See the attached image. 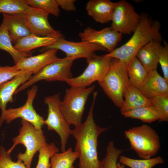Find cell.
Wrapping results in <instances>:
<instances>
[{"mask_svg": "<svg viewBox=\"0 0 168 168\" xmlns=\"http://www.w3.org/2000/svg\"><path fill=\"white\" fill-rule=\"evenodd\" d=\"M162 38L153 40L141 48L136 57L147 71L157 70Z\"/></svg>", "mask_w": 168, "mask_h": 168, "instance_id": "20", "label": "cell"}, {"mask_svg": "<svg viewBox=\"0 0 168 168\" xmlns=\"http://www.w3.org/2000/svg\"><path fill=\"white\" fill-rule=\"evenodd\" d=\"M124 97L125 100L120 108L121 114L135 108L152 106L150 99L144 96L137 87L130 84L126 88Z\"/></svg>", "mask_w": 168, "mask_h": 168, "instance_id": "22", "label": "cell"}, {"mask_svg": "<svg viewBox=\"0 0 168 168\" xmlns=\"http://www.w3.org/2000/svg\"><path fill=\"white\" fill-rule=\"evenodd\" d=\"M5 148L0 147V168H27L21 161H13Z\"/></svg>", "mask_w": 168, "mask_h": 168, "instance_id": "33", "label": "cell"}, {"mask_svg": "<svg viewBox=\"0 0 168 168\" xmlns=\"http://www.w3.org/2000/svg\"><path fill=\"white\" fill-rule=\"evenodd\" d=\"M31 34L36 36L60 37V32L55 30L50 25L49 13L38 8L28 6L24 13Z\"/></svg>", "mask_w": 168, "mask_h": 168, "instance_id": "13", "label": "cell"}, {"mask_svg": "<svg viewBox=\"0 0 168 168\" xmlns=\"http://www.w3.org/2000/svg\"><path fill=\"white\" fill-rule=\"evenodd\" d=\"M131 148L142 159L155 156L161 147L159 136L156 130L147 124L133 127L124 132Z\"/></svg>", "mask_w": 168, "mask_h": 168, "instance_id": "5", "label": "cell"}, {"mask_svg": "<svg viewBox=\"0 0 168 168\" xmlns=\"http://www.w3.org/2000/svg\"><path fill=\"white\" fill-rule=\"evenodd\" d=\"M15 67L0 66V86L11 80L21 72Z\"/></svg>", "mask_w": 168, "mask_h": 168, "instance_id": "35", "label": "cell"}, {"mask_svg": "<svg viewBox=\"0 0 168 168\" xmlns=\"http://www.w3.org/2000/svg\"><path fill=\"white\" fill-rule=\"evenodd\" d=\"M59 95L55 94L44 99L45 103L48 107L47 117L44 120L48 130H54L59 135L61 141V150L66 151L68 138L71 135L70 125L65 119L60 109Z\"/></svg>", "mask_w": 168, "mask_h": 168, "instance_id": "8", "label": "cell"}, {"mask_svg": "<svg viewBox=\"0 0 168 168\" xmlns=\"http://www.w3.org/2000/svg\"><path fill=\"white\" fill-rule=\"evenodd\" d=\"M141 18V15L130 3L125 0H120L115 2L110 27L122 34H130L136 29Z\"/></svg>", "mask_w": 168, "mask_h": 168, "instance_id": "11", "label": "cell"}, {"mask_svg": "<svg viewBox=\"0 0 168 168\" xmlns=\"http://www.w3.org/2000/svg\"><path fill=\"white\" fill-rule=\"evenodd\" d=\"M115 2L109 0H91L87 3L88 14L96 22L105 24L111 21Z\"/></svg>", "mask_w": 168, "mask_h": 168, "instance_id": "18", "label": "cell"}, {"mask_svg": "<svg viewBox=\"0 0 168 168\" xmlns=\"http://www.w3.org/2000/svg\"><path fill=\"white\" fill-rule=\"evenodd\" d=\"M98 83L114 104L120 108L124 102V92L129 85L127 66L119 59L112 58L107 72Z\"/></svg>", "mask_w": 168, "mask_h": 168, "instance_id": "3", "label": "cell"}, {"mask_svg": "<svg viewBox=\"0 0 168 168\" xmlns=\"http://www.w3.org/2000/svg\"><path fill=\"white\" fill-rule=\"evenodd\" d=\"M163 45H161L158 56V62L161 65L164 78L168 82V44L164 40Z\"/></svg>", "mask_w": 168, "mask_h": 168, "instance_id": "34", "label": "cell"}, {"mask_svg": "<svg viewBox=\"0 0 168 168\" xmlns=\"http://www.w3.org/2000/svg\"><path fill=\"white\" fill-rule=\"evenodd\" d=\"M112 59L105 55L95 54L86 59L87 66L81 75L67 79L65 82L70 86L86 87L95 81L100 82L107 72Z\"/></svg>", "mask_w": 168, "mask_h": 168, "instance_id": "9", "label": "cell"}, {"mask_svg": "<svg viewBox=\"0 0 168 168\" xmlns=\"http://www.w3.org/2000/svg\"><path fill=\"white\" fill-rule=\"evenodd\" d=\"M21 124L22 126L19 129V134L12 139L13 144L7 152L10 154L17 145H23L26 151L17 155V160L21 161L27 168H31L35 155L47 143L42 129H37L32 124L24 120H21Z\"/></svg>", "mask_w": 168, "mask_h": 168, "instance_id": "4", "label": "cell"}, {"mask_svg": "<svg viewBox=\"0 0 168 168\" xmlns=\"http://www.w3.org/2000/svg\"><path fill=\"white\" fill-rule=\"evenodd\" d=\"M119 159V162L131 168H152L157 165L164 162V160L160 156L148 159L139 160L121 155Z\"/></svg>", "mask_w": 168, "mask_h": 168, "instance_id": "27", "label": "cell"}, {"mask_svg": "<svg viewBox=\"0 0 168 168\" xmlns=\"http://www.w3.org/2000/svg\"><path fill=\"white\" fill-rule=\"evenodd\" d=\"M140 15V22L130 39L120 47L105 54V56L118 59L128 67L141 48L153 40L162 38L159 22L152 20L147 14Z\"/></svg>", "mask_w": 168, "mask_h": 168, "instance_id": "2", "label": "cell"}, {"mask_svg": "<svg viewBox=\"0 0 168 168\" xmlns=\"http://www.w3.org/2000/svg\"><path fill=\"white\" fill-rule=\"evenodd\" d=\"M56 1L60 7L63 10L67 11H74L76 9L74 3L75 0H56Z\"/></svg>", "mask_w": 168, "mask_h": 168, "instance_id": "36", "label": "cell"}, {"mask_svg": "<svg viewBox=\"0 0 168 168\" xmlns=\"http://www.w3.org/2000/svg\"><path fill=\"white\" fill-rule=\"evenodd\" d=\"M117 166L118 168H126L124 165L121 164L119 162L117 163Z\"/></svg>", "mask_w": 168, "mask_h": 168, "instance_id": "37", "label": "cell"}, {"mask_svg": "<svg viewBox=\"0 0 168 168\" xmlns=\"http://www.w3.org/2000/svg\"><path fill=\"white\" fill-rule=\"evenodd\" d=\"M33 73L22 70L19 74L0 86V108L1 112L6 109L8 102L13 101V95L16 90L26 82Z\"/></svg>", "mask_w": 168, "mask_h": 168, "instance_id": "19", "label": "cell"}, {"mask_svg": "<svg viewBox=\"0 0 168 168\" xmlns=\"http://www.w3.org/2000/svg\"><path fill=\"white\" fill-rule=\"evenodd\" d=\"M28 6L25 0H0V13L23 14Z\"/></svg>", "mask_w": 168, "mask_h": 168, "instance_id": "28", "label": "cell"}, {"mask_svg": "<svg viewBox=\"0 0 168 168\" xmlns=\"http://www.w3.org/2000/svg\"><path fill=\"white\" fill-rule=\"evenodd\" d=\"M123 152L115 147L113 141H110L106 147L105 156L101 161V168H118L117 161Z\"/></svg>", "mask_w": 168, "mask_h": 168, "instance_id": "30", "label": "cell"}, {"mask_svg": "<svg viewBox=\"0 0 168 168\" xmlns=\"http://www.w3.org/2000/svg\"><path fill=\"white\" fill-rule=\"evenodd\" d=\"M152 106L156 109L160 116V120L168 121V94L155 96L150 99Z\"/></svg>", "mask_w": 168, "mask_h": 168, "instance_id": "32", "label": "cell"}, {"mask_svg": "<svg viewBox=\"0 0 168 168\" xmlns=\"http://www.w3.org/2000/svg\"><path fill=\"white\" fill-rule=\"evenodd\" d=\"M95 87V85H93L88 87L70 86L66 89L63 100L60 102V107L70 126L76 127L82 123L86 102Z\"/></svg>", "mask_w": 168, "mask_h": 168, "instance_id": "6", "label": "cell"}, {"mask_svg": "<svg viewBox=\"0 0 168 168\" xmlns=\"http://www.w3.org/2000/svg\"><path fill=\"white\" fill-rule=\"evenodd\" d=\"M79 36L82 41L99 45L110 53L121 40L122 34L114 30L110 27L99 30L88 27L80 32Z\"/></svg>", "mask_w": 168, "mask_h": 168, "instance_id": "14", "label": "cell"}, {"mask_svg": "<svg viewBox=\"0 0 168 168\" xmlns=\"http://www.w3.org/2000/svg\"><path fill=\"white\" fill-rule=\"evenodd\" d=\"M29 6L42 10L53 15L59 16L60 10L56 0H25Z\"/></svg>", "mask_w": 168, "mask_h": 168, "instance_id": "31", "label": "cell"}, {"mask_svg": "<svg viewBox=\"0 0 168 168\" xmlns=\"http://www.w3.org/2000/svg\"><path fill=\"white\" fill-rule=\"evenodd\" d=\"M60 50L65 53L66 57L73 60L80 58L86 59L91 57L97 51H105L103 47L85 41L75 42L65 40L63 35L52 44L44 47V51L49 49Z\"/></svg>", "mask_w": 168, "mask_h": 168, "instance_id": "12", "label": "cell"}, {"mask_svg": "<svg viewBox=\"0 0 168 168\" xmlns=\"http://www.w3.org/2000/svg\"><path fill=\"white\" fill-rule=\"evenodd\" d=\"M2 23L7 30L12 43L14 44L20 39L31 34L24 14H3Z\"/></svg>", "mask_w": 168, "mask_h": 168, "instance_id": "17", "label": "cell"}, {"mask_svg": "<svg viewBox=\"0 0 168 168\" xmlns=\"http://www.w3.org/2000/svg\"><path fill=\"white\" fill-rule=\"evenodd\" d=\"M97 95V91L93 93V101L85 122L71 130V134L76 140L75 151L78 154L79 168H101V161L98 157V138L109 127H100L94 121L93 111Z\"/></svg>", "mask_w": 168, "mask_h": 168, "instance_id": "1", "label": "cell"}, {"mask_svg": "<svg viewBox=\"0 0 168 168\" xmlns=\"http://www.w3.org/2000/svg\"><path fill=\"white\" fill-rule=\"evenodd\" d=\"M58 50L49 49L38 55L25 57L14 66L19 70L28 71L34 74L59 58L56 55Z\"/></svg>", "mask_w": 168, "mask_h": 168, "instance_id": "15", "label": "cell"}, {"mask_svg": "<svg viewBox=\"0 0 168 168\" xmlns=\"http://www.w3.org/2000/svg\"><path fill=\"white\" fill-rule=\"evenodd\" d=\"M78 154L72 147L61 153L55 154L50 158L51 168H74L73 164Z\"/></svg>", "mask_w": 168, "mask_h": 168, "instance_id": "24", "label": "cell"}, {"mask_svg": "<svg viewBox=\"0 0 168 168\" xmlns=\"http://www.w3.org/2000/svg\"><path fill=\"white\" fill-rule=\"evenodd\" d=\"M59 38L53 36L41 37L31 34L19 40L14 46L21 53L29 54L33 49L52 44Z\"/></svg>", "mask_w": 168, "mask_h": 168, "instance_id": "21", "label": "cell"}, {"mask_svg": "<svg viewBox=\"0 0 168 168\" xmlns=\"http://www.w3.org/2000/svg\"><path fill=\"white\" fill-rule=\"evenodd\" d=\"M59 151L54 143H47L39 151L38 160L35 168H50V158Z\"/></svg>", "mask_w": 168, "mask_h": 168, "instance_id": "29", "label": "cell"}, {"mask_svg": "<svg viewBox=\"0 0 168 168\" xmlns=\"http://www.w3.org/2000/svg\"><path fill=\"white\" fill-rule=\"evenodd\" d=\"M129 84L138 87L145 80L147 71L136 57L128 66Z\"/></svg>", "mask_w": 168, "mask_h": 168, "instance_id": "26", "label": "cell"}, {"mask_svg": "<svg viewBox=\"0 0 168 168\" xmlns=\"http://www.w3.org/2000/svg\"><path fill=\"white\" fill-rule=\"evenodd\" d=\"M73 60L65 57L59 58L44 67L38 72L32 75L16 91V94L40 80L47 82L66 80L72 77L71 68Z\"/></svg>", "mask_w": 168, "mask_h": 168, "instance_id": "7", "label": "cell"}, {"mask_svg": "<svg viewBox=\"0 0 168 168\" xmlns=\"http://www.w3.org/2000/svg\"><path fill=\"white\" fill-rule=\"evenodd\" d=\"M121 114L125 118L138 119L146 123L160 119L158 113L152 106L135 108Z\"/></svg>", "mask_w": 168, "mask_h": 168, "instance_id": "23", "label": "cell"}, {"mask_svg": "<svg viewBox=\"0 0 168 168\" xmlns=\"http://www.w3.org/2000/svg\"><path fill=\"white\" fill-rule=\"evenodd\" d=\"M137 88L149 99L160 95L168 94V82L159 74L157 70L147 71L145 80Z\"/></svg>", "mask_w": 168, "mask_h": 168, "instance_id": "16", "label": "cell"}, {"mask_svg": "<svg viewBox=\"0 0 168 168\" xmlns=\"http://www.w3.org/2000/svg\"><path fill=\"white\" fill-rule=\"evenodd\" d=\"M0 49L9 53L12 57L15 64L22 58L30 56V54L21 53L14 48L8 32L2 23L0 25Z\"/></svg>", "mask_w": 168, "mask_h": 168, "instance_id": "25", "label": "cell"}, {"mask_svg": "<svg viewBox=\"0 0 168 168\" xmlns=\"http://www.w3.org/2000/svg\"><path fill=\"white\" fill-rule=\"evenodd\" d=\"M38 87H32L27 91V98L25 104L16 108H10L2 112L0 117V127L3 122L9 124L18 118L27 121L32 124L38 129H41L44 124V118L35 110L33 103L36 96Z\"/></svg>", "mask_w": 168, "mask_h": 168, "instance_id": "10", "label": "cell"}]
</instances>
